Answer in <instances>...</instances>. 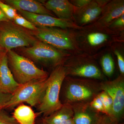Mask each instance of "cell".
<instances>
[{
  "label": "cell",
  "instance_id": "obj_7",
  "mask_svg": "<svg viewBox=\"0 0 124 124\" xmlns=\"http://www.w3.org/2000/svg\"><path fill=\"white\" fill-rule=\"evenodd\" d=\"M66 76L78 77L104 80V74L97 63L94 56L82 53L71 54L63 64Z\"/></svg>",
  "mask_w": 124,
  "mask_h": 124
},
{
  "label": "cell",
  "instance_id": "obj_22",
  "mask_svg": "<svg viewBox=\"0 0 124 124\" xmlns=\"http://www.w3.org/2000/svg\"><path fill=\"white\" fill-rule=\"evenodd\" d=\"M119 43V42H118ZM117 43H116L112 45L110 49L111 51L114 53L117 58L118 67L121 75L124 76V57L123 52L121 51L120 46L123 43H120L119 46H117Z\"/></svg>",
  "mask_w": 124,
  "mask_h": 124
},
{
  "label": "cell",
  "instance_id": "obj_21",
  "mask_svg": "<svg viewBox=\"0 0 124 124\" xmlns=\"http://www.w3.org/2000/svg\"><path fill=\"white\" fill-rule=\"evenodd\" d=\"M103 104L106 114L111 118L112 117L113 102L110 97L107 93L102 91L98 95Z\"/></svg>",
  "mask_w": 124,
  "mask_h": 124
},
{
  "label": "cell",
  "instance_id": "obj_10",
  "mask_svg": "<svg viewBox=\"0 0 124 124\" xmlns=\"http://www.w3.org/2000/svg\"><path fill=\"white\" fill-rule=\"evenodd\" d=\"M18 14L30 21L37 27H57L62 29L80 30L84 28L72 20L61 19L51 16L38 14L18 10Z\"/></svg>",
  "mask_w": 124,
  "mask_h": 124
},
{
  "label": "cell",
  "instance_id": "obj_31",
  "mask_svg": "<svg viewBox=\"0 0 124 124\" xmlns=\"http://www.w3.org/2000/svg\"><path fill=\"white\" fill-rule=\"evenodd\" d=\"M9 21H10V20L7 17L2 10L0 8V23L5 22H9Z\"/></svg>",
  "mask_w": 124,
  "mask_h": 124
},
{
  "label": "cell",
  "instance_id": "obj_26",
  "mask_svg": "<svg viewBox=\"0 0 124 124\" xmlns=\"http://www.w3.org/2000/svg\"><path fill=\"white\" fill-rule=\"evenodd\" d=\"M0 124H19L13 117L3 109L0 110Z\"/></svg>",
  "mask_w": 124,
  "mask_h": 124
},
{
  "label": "cell",
  "instance_id": "obj_8",
  "mask_svg": "<svg viewBox=\"0 0 124 124\" xmlns=\"http://www.w3.org/2000/svg\"><path fill=\"white\" fill-rule=\"evenodd\" d=\"M47 78L20 85L12 94L5 108H14L23 103H26L31 106H38L46 88Z\"/></svg>",
  "mask_w": 124,
  "mask_h": 124
},
{
  "label": "cell",
  "instance_id": "obj_33",
  "mask_svg": "<svg viewBox=\"0 0 124 124\" xmlns=\"http://www.w3.org/2000/svg\"><path fill=\"white\" fill-rule=\"evenodd\" d=\"M5 51H4V50L2 49V47L0 45V53H5Z\"/></svg>",
  "mask_w": 124,
  "mask_h": 124
},
{
  "label": "cell",
  "instance_id": "obj_11",
  "mask_svg": "<svg viewBox=\"0 0 124 124\" xmlns=\"http://www.w3.org/2000/svg\"><path fill=\"white\" fill-rule=\"evenodd\" d=\"M110 0H91L88 4L77 8L74 15L75 22L84 27L95 22L100 17L103 9Z\"/></svg>",
  "mask_w": 124,
  "mask_h": 124
},
{
  "label": "cell",
  "instance_id": "obj_5",
  "mask_svg": "<svg viewBox=\"0 0 124 124\" xmlns=\"http://www.w3.org/2000/svg\"><path fill=\"white\" fill-rule=\"evenodd\" d=\"M38 40L31 31L13 21L0 23V45L5 52L16 48L30 47Z\"/></svg>",
  "mask_w": 124,
  "mask_h": 124
},
{
  "label": "cell",
  "instance_id": "obj_18",
  "mask_svg": "<svg viewBox=\"0 0 124 124\" xmlns=\"http://www.w3.org/2000/svg\"><path fill=\"white\" fill-rule=\"evenodd\" d=\"M13 116L19 124H35L36 115L31 107L21 104L16 107Z\"/></svg>",
  "mask_w": 124,
  "mask_h": 124
},
{
  "label": "cell",
  "instance_id": "obj_35",
  "mask_svg": "<svg viewBox=\"0 0 124 124\" xmlns=\"http://www.w3.org/2000/svg\"><path fill=\"white\" fill-rule=\"evenodd\" d=\"M46 124L44 122H43V121H42V122H40V124Z\"/></svg>",
  "mask_w": 124,
  "mask_h": 124
},
{
  "label": "cell",
  "instance_id": "obj_4",
  "mask_svg": "<svg viewBox=\"0 0 124 124\" xmlns=\"http://www.w3.org/2000/svg\"><path fill=\"white\" fill-rule=\"evenodd\" d=\"M8 64L15 79L19 85L44 79L48 73L37 67L33 62L13 50L6 52Z\"/></svg>",
  "mask_w": 124,
  "mask_h": 124
},
{
  "label": "cell",
  "instance_id": "obj_6",
  "mask_svg": "<svg viewBox=\"0 0 124 124\" xmlns=\"http://www.w3.org/2000/svg\"><path fill=\"white\" fill-rule=\"evenodd\" d=\"M20 49L23 56L41 64L54 68L62 65L71 55L38 40L30 47Z\"/></svg>",
  "mask_w": 124,
  "mask_h": 124
},
{
  "label": "cell",
  "instance_id": "obj_32",
  "mask_svg": "<svg viewBox=\"0 0 124 124\" xmlns=\"http://www.w3.org/2000/svg\"><path fill=\"white\" fill-rule=\"evenodd\" d=\"M62 124H75L73 122V118H71L68 120L66 121H65Z\"/></svg>",
  "mask_w": 124,
  "mask_h": 124
},
{
  "label": "cell",
  "instance_id": "obj_16",
  "mask_svg": "<svg viewBox=\"0 0 124 124\" xmlns=\"http://www.w3.org/2000/svg\"><path fill=\"white\" fill-rule=\"evenodd\" d=\"M3 2L11 6L17 11L22 10L31 13L46 15L56 17L47 10L43 4L33 0H4Z\"/></svg>",
  "mask_w": 124,
  "mask_h": 124
},
{
  "label": "cell",
  "instance_id": "obj_12",
  "mask_svg": "<svg viewBox=\"0 0 124 124\" xmlns=\"http://www.w3.org/2000/svg\"><path fill=\"white\" fill-rule=\"evenodd\" d=\"M124 14V0H110L104 6L97 20L84 27L98 29L106 28L112 21Z\"/></svg>",
  "mask_w": 124,
  "mask_h": 124
},
{
  "label": "cell",
  "instance_id": "obj_25",
  "mask_svg": "<svg viewBox=\"0 0 124 124\" xmlns=\"http://www.w3.org/2000/svg\"><path fill=\"white\" fill-rule=\"evenodd\" d=\"M0 8L5 14L11 21H13L18 15L17 11L11 6L6 4L2 0H0Z\"/></svg>",
  "mask_w": 124,
  "mask_h": 124
},
{
  "label": "cell",
  "instance_id": "obj_19",
  "mask_svg": "<svg viewBox=\"0 0 124 124\" xmlns=\"http://www.w3.org/2000/svg\"><path fill=\"white\" fill-rule=\"evenodd\" d=\"M73 108V120L75 124H96L101 117L96 113L90 112L85 108Z\"/></svg>",
  "mask_w": 124,
  "mask_h": 124
},
{
  "label": "cell",
  "instance_id": "obj_1",
  "mask_svg": "<svg viewBox=\"0 0 124 124\" xmlns=\"http://www.w3.org/2000/svg\"><path fill=\"white\" fill-rule=\"evenodd\" d=\"M74 30L78 45L83 53L94 56L102 48L110 47L116 43H124V32L117 33L107 28L103 29L84 27Z\"/></svg>",
  "mask_w": 124,
  "mask_h": 124
},
{
  "label": "cell",
  "instance_id": "obj_34",
  "mask_svg": "<svg viewBox=\"0 0 124 124\" xmlns=\"http://www.w3.org/2000/svg\"><path fill=\"white\" fill-rule=\"evenodd\" d=\"M4 53H0V60L1 58V56H2V54Z\"/></svg>",
  "mask_w": 124,
  "mask_h": 124
},
{
  "label": "cell",
  "instance_id": "obj_13",
  "mask_svg": "<svg viewBox=\"0 0 124 124\" xmlns=\"http://www.w3.org/2000/svg\"><path fill=\"white\" fill-rule=\"evenodd\" d=\"M84 80H77L69 84L65 93L66 98L70 102H75L88 100L94 94L93 88L85 85Z\"/></svg>",
  "mask_w": 124,
  "mask_h": 124
},
{
  "label": "cell",
  "instance_id": "obj_24",
  "mask_svg": "<svg viewBox=\"0 0 124 124\" xmlns=\"http://www.w3.org/2000/svg\"><path fill=\"white\" fill-rule=\"evenodd\" d=\"M107 28L115 32H124V14L112 21L108 25Z\"/></svg>",
  "mask_w": 124,
  "mask_h": 124
},
{
  "label": "cell",
  "instance_id": "obj_23",
  "mask_svg": "<svg viewBox=\"0 0 124 124\" xmlns=\"http://www.w3.org/2000/svg\"><path fill=\"white\" fill-rule=\"evenodd\" d=\"M13 21L17 25L30 31H35L37 29V27L18 14Z\"/></svg>",
  "mask_w": 124,
  "mask_h": 124
},
{
  "label": "cell",
  "instance_id": "obj_17",
  "mask_svg": "<svg viewBox=\"0 0 124 124\" xmlns=\"http://www.w3.org/2000/svg\"><path fill=\"white\" fill-rule=\"evenodd\" d=\"M73 114L72 107L69 104H63L61 108L50 115L45 117L42 121L46 124H62L73 118Z\"/></svg>",
  "mask_w": 124,
  "mask_h": 124
},
{
  "label": "cell",
  "instance_id": "obj_14",
  "mask_svg": "<svg viewBox=\"0 0 124 124\" xmlns=\"http://www.w3.org/2000/svg\"><path fill=\"white\" fill-rule=\"evenodd\" d=\"M20 85L9 68L6 52L4 53L0 60V91L12 94Z\"/></svg>",
  "mask_w": 124,
  "mask_h": 124
},
{
  "label": "cell",
  "instance_id": "obj_28",
  "mask_svg": "<svg viewBox=\"0 0 124 124\" xmlns=\"http://www.w3.org/2000/svg\"><path fill=\"white\" fill-rule=\"evenodd\" d=\"M12 94L5 93L0 91V110L5 108L11 99Z\"/></svg>",
  "mask_w": 124,
  "mask_h": 124
},
{
  "label": "cell",
  "instance_id": "obj_20",
  "mask_svg": "<svg viewBox=\"0 0 124 124\" xmlns=\"http://www.w3.org/2000/svg\"><path fill=\"white\" fill-rule=\"evenodd\" d=\"M100 63L103 74L109 77L111 76L115 71V64L110 51L102 54L100 58Z\"/></svg>",
  "mask_w": 124,
  "mask_h": 124
},
{
  "label": "cell",
  "instance_id": "obj_15",
  "mask_svg": "<svg viewBox=\"0 0 124 124\" xmlns=\"http://www.w3.org/2000/svg\"><path fill=\"white\" fill-rule=\"evenodd\" d=\"M44 6L55 16L61 19L74 21V15L77 7L68 0H49L43 4Z\"/></svg>",
  "mask_w": 124,
  "mask_h": 124
},
{
  "label": "cell",
  "instance_id": "obj_3",
  "mask_svg": "<svg viewBox=\"0 0 124 124\" xmlns=\"http://www.w3.org/2000/svg\"><path fill=\"white\" fill-rule=\"evenodd\" d=\"M66 77V72L63 64L54 68L48 77L46 88L38 106L39 111L45 117L62 106L59 100V94L62 84Z\"/></svg>",
  "mask_w": 124,
  "mask_h": 124
},
{
  "label": "cell",
  "instance_id": "obj_30",
  "mask_svg": "<svg viewBox=\"0 0 124 124\" xmlns=\"http://www.w3.org/2000/svg\"><path fill=\"white\" fill-rule=\"evenodd\" d=\"M118 121L113 120L109 116L100 117V119L96 124H119Z\"/></svg>",
  "mask_w": 124,
  "mask_h": 124
},
{
  "label": "cell",
  "instance_id": "obj_29",
  "mask_svg": "<svg viewBox=\"0 0 124 124\" xmlns=\"http://www.w3.org/2000/svg\"><path fill=\"white\" fill-rule=\"evenodd\" d=\"M69 1L75 7L81 8L88 4L91 0H70Z\"/></svg>",
  "mask_w": 124,
  "mask_h": 124
},
{
  "label": "cell",
  "instance_id": "obj_9",
  "mask_svg": "<svg viewBox=\"0 0 124 124\" xmlns=\"http://www.w3.org/2000/svg\"><path fill=\"white\" fill-rule=\"evenodd\" d=\"M100 88L107 93L112 99L113 102L112 119L118 121L122 116L124 110V76L121 75L113 80L101 82Z\"/></svg>",
  "mask_w": 124,
  "mask_h": 124
},
{
  "label": "cell",
  "instance_id": "obj_2",
  "mask_svg": "<svg viewBox=\"0 0 124 124\" xmlns=\"http://www.w3.org/2000/svg\"><path fill=\"white\" fill-rule=\"evenodd\" d=\"M31 32L37 39L58 49L71 54L82 53L78 45L73 29L37 27L36 31Z\"/></svg>",
  "mask_w": 124,
  "mask_h": 124
},
{
  "label": "cell",
  "instance_id": "obj_27",
  "mask_svg": "<svg viewBox=\"0 0 124 124\" xmlns=\"http://www.w3.org/2000/svg\"><path fill=\"white\" fill-rule=\"evenodd\" d=\"M90 106L93 109H94L95 111L106 114L103 104L98 95L96 96L93 99V101L90 103Z\"/></svg>",
  "mask_w": 124,
  "mask_h": 124
}]
</instances>
